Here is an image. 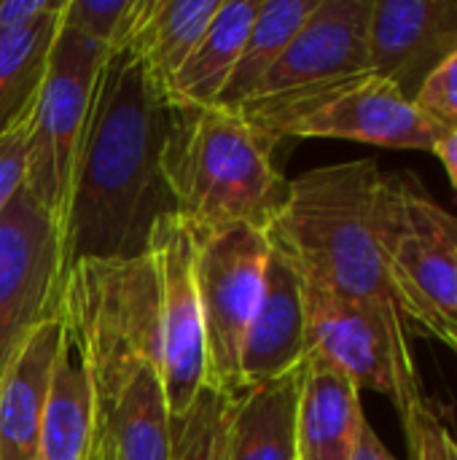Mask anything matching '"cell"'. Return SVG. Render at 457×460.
I'll return each instance as SVG.
<instances>
[{
	"label": "cell",
	"instance_id": "d6986e66",
	"mask_svg": "<svg viewBox=\"0 0 457 460\" xmlns=\"http://www.w3.org/2000/svg\"><path fill=\"white\" fill-rule=\"evenodd\" d=\"M261 0H221L218 13L205 30L202 40L178 70L170 102L172 105H215L240 54Z\"/></svg>",
	"mask_w": 457,
	"mask_h": 460
},
{
	"label": "cell",
	"instance_id": "d4e9b609",
	"mask_svg": "<svg viewBox=\"0 0 457 460\" xmlns=\"http://www.w3.org/2000/svg\"><path fill=\"white\" fill-rule=\"evenodd\" d=\"M412 460H457V437L439 407L428 399L401 418Z\"/></svg>",
	"mask_w": 457,
	"mask_h": 460
},
{
	"label": "cell",
	"instance_id": "cb8c5ba5",
	"mask_svg": "<svg viewBox=\"0 0 457 460\" xmlns=\"http://www.w3.org/2000/svg\"><path fill=\"white\" fill-rule=\"evenodd\" d=\"M151 0H67L59 22L105 51H121L137 35Z\"/></svg>",
	"mask_w": 457,
	"mask_h": 460
},
{
	"label": "cell",
	"instance_id": "6da1fadb",
	"mask_svg": "<svg viewBox=\"0 0 457 460\" xmlns=\"http://www.w3.org/2000/svg\"><path fill=\"white\" fill-rule=\"evenodd\" d=\"M172 111L129 49L105 57L62 224L65 272L145 256L159 221L175 216L164 167Z\"/></svg>",
	"mask_w": 457,
	"mask_h": 460
},
{
	"label": "cell",
	"instance_id": "8992f818",
	"mask_svg": "<svg viewBox=\"0 0 457 460\" xmlns=\"http://www.w3.org/2000/svg\"><path fill=\"white\" fill-rule=\"evenodd\" d=\"M108 54L110 51L59 22L46 78L27 121L24 189L54 218L59 232L97 78Z\"/></svg>",
	"mask_w": 457,
	"mask_h": 460
},
{
	"label": "cell",
	"instance_id": "4fadbf2b",
	"mask_svg": "<svg viewBox=\"0 0 457 460\" xmlns=\"http://www.w3.org/2000/svg\"><path fill=\"white\" fill-rule=\"evenodd\" d=\"M457 49V0H374L369 65L409 100Z\"/></svg>",
	"mask_w": 457,
	"mask_h": 460
},
{
	"label": "cell",
	"instance_id": "7c38bea8",
	"mask_svg": "<svg viewBox=\"0 0 457 460\" xmlns=\"http://www.w3.org/2000/svg\"><path fill=\"white\" fill-rule=\"evenodd\" d=\"M372 3L374 0H318L250 100L366 73Z\"/></svg>",
	"mask_w": 457,
	"mask_h": 460
},
{
	"label": "cell",
	"instance_id": "5bb4252c",
	"mask_svg": "<svg viewBox=\"0 0 457 460\" xmlns=\"http://www.w3.org/2000/svg\"><path fill=\"white\" fill-rule=\"evenodd\" d=\"M307 358L304 288L296 270L275 251L264 270V288L240 350V385H261L299 369Z\"/></svg>",
	"mask_w": 457,
	"mask_h": 460
},
{
	"label": "cell",
	"instance_id": "f1b7e54d",
	"mask_svg": "<svg viewBox=\"0 0 457 460\" xmlns=\"http://www.w3.org/2000/svg\"><path fill=\"white\" fill-rule=\"evenodd\" d=\"M353 460H396L388 447L382 445V439L374 434V429L369 426V420L364 423L361 429V437H358V445H356V453H353Z\"/></svg>",
	"mask_w": 457,
	"mask_h": 460
},
{
	"label": "cell",
	"instance_id": "4316f807",
	"mask_svg": "<svg viewBox=\"0 0 457 460\" xmlns=\"http://www.w3.org/2000/svg\"><path fill=\"white\" fill-rule=\"evenodd\" d=\"M27 172V124L0 140V216L24 189Z\"/></svg>",
	"mask_w": 457,
	"mask_h": 460
},
{
	"label": "cell",
	"instance_id": "30bf717a",
	"mask_svg": "<svg viewBox=\"0 0 457 460\" xmlns=\"http://www.w3.org/2000/svg\"><path fill=\"white\" fill-rule=\"evenodd\" d=\"M62 232L22 189L0 216V377L62 299Z\"/></svg>",
	"mask_w": 457,
	"mask_h": 460
},
{
	"label": "cell",
	"instance_id": "ba28073f",
	"mask_svg": "<svg viewBox=\"0 0 457 460\" xmlns=\"http://www.w3.org/2000/svg\"><path fill=\"white\" fill-rule=\"evenodd\" d=\"M439 205L415 178L391 175L388 270L409 332L447 340L457 334V253Z\"/></svg>",
	"mask_w": 457,
	"mask_h": 460
},
{
	"label": "cell",
	"instance_id": "603a6c76",
	"mask_svg": "<svg viewBox=\"0 0 457 460\" xmlns=\"http://www.w3.org/2000/svg\"><path fill=\"white\" fill-rule=\"evenodd\" d=\"M234 396L205 383L186 415L170 420V460H229Z\"/></svg>",
	"mask_w": 457,
	"mask_h": 460
},
{
	"label": "cell",
	"instance_id": "7402d4cb",
	"mask_svg": "<svg viewBox=\"0 0 457 460\" xmlns=\"http://www.w3.org/2000/svg\"><path fill=\"white\" fill-rule=\"evenodd\" d=\"M318 0H261L259 13L245 38L242 54L218 97V108L237 111L245 100L256 94L267 73L283 57L286 46L312 13Z\"/></svg>",
	"mask_w": 457,
	"mask_h": 460
},
{
	"label": "cell",
	"instance_id": "2e32d148",
	"mask_svg": "<svg viewBox=\"0 0 457 460\" xmlns=\"http://www.w3.org/2000/svg\"><path fill=\"white\" fill-rule=\"evenodd\" d=\"M59 342L62 315L57 310L0 377V460H35Z\"/></svg>",
	"mask_w": 457,
	"mask_h": 460
},
{
	"label": "cell",
	"instance_id": "ffe728a7",
	"mask_svg": "<svg viewBox=\"0 0 457 460\" xmlns=\"http://www.w3.org/2000/svg\"><path fill=\"white\" fill-rule=\"evenodd\" d=\"M218 8L221 0H151L140 30L127 49L143 62L167 100L178 70L202 40Z\"/></svg>",
	"mask_w": 457,
	"mask_h": 460
},
{
	"label": "cell",
	"instance_id": "7a4b0ae2",
	"mask_svg": "<svg viewBox=\"0 0 457 460\" xmlns=\"http://www.w3.org/2000/svg\"><path fill=\"white\" fill-rule=\"evenodd\" d=\"M59 315L89 380L92 460H170L159 286L151 256L73 264L65 272Z\"/></svg>",
	"mask_w": 457,
	"mask_h": 460
},
{
	"label": "cell",
	"instance_id": "9c48e42d",
	"mask_svg": "<svg viewBox=\"0 0 457 460\" xmlns=\"http://www.w3.org/2000/svg\"><path fill=\"white\" fill-rule=\"evenodd\" d=\"M269 240L253 226H226L194 237V278L205 323L207 383L242 394L240 350L256 313L269 261Z\"/></svg>",
	"mask_w": 457,
	"mask_h": 460
},
{
	"label": "cell",
	"instance_id": "f546056e",
	"mask_svg": "<svg viewBox=\"0 0 457 460\" xmlns=\"http://www.w3.org/2000/svg\"><path fill=\"white\" fill-rule=\"evenodd\" d=\"M431 154H436V156H439V162L444 164V170H447V175H450L453 186L457 189V129H447Z\"/></svg>",
	"mask_w": 457,
	"mask_h": 460
},
{
	"label": "cell",
	"instance_id": "52a82bcc",
	"mask_svg": "<svg viewBox=\"0 0 457 460\" xmlns=\"http://www.w3.org/2000/svg\"><path fill=\"white\" fill-rule=\"evenodd\" d=\"M302 288L307 353L337 367L358 391L369 388L388 396L399 415L407 418L409 410L426 399L415 375L407 321L307 283H302Z\"/></svg>",
	"mask_w": 457,
	"mask_h": 460
},
{
	"label": "cell",
	"instance_id": "8fae6325",
	"mask_svg": "<svg viewBox=\"0 0 457 460\" xmlns=\"http://www.w3.org/2000/svg\"><path fill=\"white\" fill-rule=\"evenodd\" d=\"M148 256L159 286V321L164 348V394L170 420L186 415L202 385L207 383L205 323L194 278V237L167 216L154 229Z\"/></svg>",
	"mask_w": 457,
	"mask_h": 460
},
{
	"label": "cell",
	"instance_id": "9a60e30c",
	"mask_svg": "<svg viewBox=\"0 0 457 460\" xmlns=\"http://www.w3.org/2000/svg\"><path fill=\"white\" fill-rule=\"evenodd\" d=\"M364 423L358 385L307 353L296 407V460H353Z\"/></svg>",
	"mask_w": 457,
	"mask_h": 460
},
{
	"label": "cell",
	"instance_id": "e0dca14e",
	"mask_svg": "<svg viewBox=\"0 0 457 460\" xmlns=\"http://www.w3.org/2000/svg\"><path fill=\"white\" fill-rule=\"evenodd\" d=\"M302 367L234 396L229 460H296Z\"/></svg>",
	"mask_w": 457,
	"mask_h": 460
},
{
	"label": "cell",
	"instance_id": "277c9868",
	"mask_svg": "<svg viewBox=\"0 0 457 460\" xmlns=\"http://www.w3.org/2000/svg\"><path fill=\"white\" fill-rule=\"evenodd\" d=\"M272 151L234 111L175 105L164 167L175 216L191 237L226 226L269 229L288 197Z\"/></svg>",
	"mask_w": 457,
	"mask_h": 460
},
{
	"label": "cell",
	"instance_id": "5b68a950",
	"mask_svg": "<svg viewBox=\"0 0 457 460\" xmlns=\"http://www.w3.org/2000/svg\"><path fill=\"white\" fill-rule=\"evenodd\" d=\"M234 113L269 148L286 137H331L396 151H434L447 132L415 100L372 73L248 100Z\"/></svg>",
	"mask_w": 457,
	"mask_h": 460
},
{
	"label": "cell",
	"instance_id": "3957f363",
	"mask_svg": "<svg viewBox=\"0 0 457 460\" xmlns=\"http://www.w3.org/2000/svg\"><path fill=\"white\" fill-rule=\"evenodd\" d=\"M391 175L377 159L315 167L288 181V197L264 232L302 283L404 318L388 270Z\"/></svg>",
	"mask_w": 457,
	"mask_h": 460
},
{
	"label": "cell",
	"instance_id": "1f68e13d",
	"mask_svg": "<svg viewBox=\"0 0 457 460\" xmlns=\"http://www.w3.org/2000/svg\"><path fill=\"white\" fill-rule=\"evenodd\" d=\"M444 345H447V348H453V350H455V356H457V334L447 337V340H444Z\"/></svg>",
	"mask_w": 457,
	"mask_h": 460
},
{
	"label": "cell",
	"instance_id": "83f0119b",
	"mask_svg": "<svg viewBox=\"0 0 457 460\" xmlns=\"http://www.w3.org/2000/svg\"><path fill=\"white\" fill-rule=\"evenodd\" d=\"M67 0H0V32H13L35 24L48 13H59Z\"/></svg>",
	"mask_w": 457,
	"mask_h": 460
},
{
	"label": "cell",
	"instance_id": "4dcf8cb0",
	"mask_svg": "<svg viewBox=\"0 0 457 460\" xmlns=\"http://www.w3.org/2000/svg\"><path fill=\"white\" fill-rule=\"evenodd\" d=\"M439 218H442V226H444V232H447V237H450V243H453V248H455L457 253V216L442 208L439 210Z\"/></svg>",
	"mask_w": 457,
	"mask_h": 460
},
{
	"label": "cell",
	"instance_id": "44dd1931",
	"mask_svg": "<svg viewBox=\"0 0 457 460\" xmlns=\"http://www.w3.org/2000/svg\"><path fill=\"white\" fill-rule=\"evenodd\" d=\"M59 16L62 11L48 13L24 30L0 32V140L24 127L32 116Z\"/></svg>",
	"mask_w": 457,
	"mask_h": 460
},
{
	"label": "cell",
	"instance_id": "484cf974",
	"mask_svg": "<svg viewBox=\"0 0 457 460\" xmlns=\"http://www.w3.org/2000/svg\"><path fill=\"white\" fill-rule=\"evenodd\" d=\"M415 105L444 129H457V49L428 75Z\"/></svg>",
	"mask_w": 457,
	"mask_h": 460
},
{
	"label": "cell",
	"instance_id": "ac0fdd59",
	"mask_svg": "<svg viewBox=\"0 0 457 460\" xmlns=\"http://www.w3.org/2000/svg\"><path fill=\"white\" fill-rule=\"evenodd\" d=\"M94 415L83 361L73 334L62 323V342L51 372L35 460H92Z\"/></svg>",
	"mask_w": 457,
	"mask_h": 460
}]
</instances>
